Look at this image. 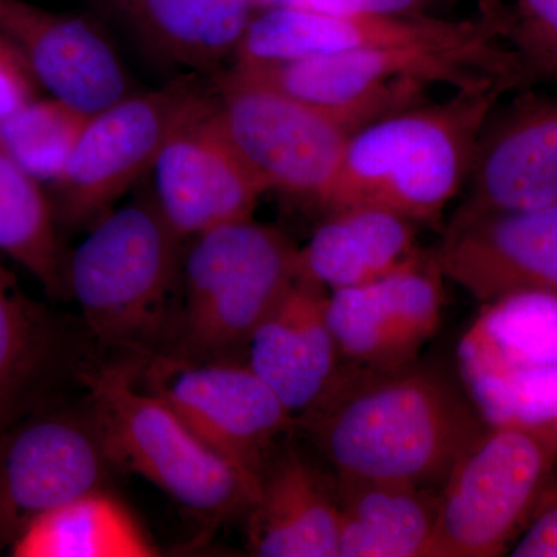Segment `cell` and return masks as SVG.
Masks as SVG:
<instances>
[{"label":"cell","instance_id":"obj_1","mask_svg":"<svg viewBox=\"0 0 557 557\" xmlns=\"http://www.w3.org/2000/svg\"><path fill=\"white\" fill-rule=\"evenodd\" d=\"M300 420L338 479L387 480L431 490L487 421L443 373L416 366H344L325 397Z\"/></svg>","mask_w":557,"mask_h":557},{"label":"cell","instance_id":"obj_2","mask_svg":"<svg viewBox=\"0 0 557 557\" xmlns=\"http://www.w3.org/2000/svg\"><path fill=\"white\" fill-rule=\"evenodd\" d=\"M508 91L502 84L456 90L355 132L321 208H380L413 223L438 222L468 182L483 127Z\"/></svg>","mask_w":557,"mask_h":557},{"label":"cell","instance_id":"obj_3","mask_svg":"<svg viewBox=\"0 0 557 557\" xmlns=\"http://www.w3.org/2000/svg\"><path fill=\"white\" fill-rule=\"evenodd\" d=\"M141 358L78 373L87 417L109 465L148 480L205 522L247 515L259 483L208 446L166 403L137 386Z\"/></svg>","mask_w":557,"mask_h":557},{"label":"cell","instance_id":"obj_4","mask_svg":"<svg viewBox=\"0 0 557 557\" xmlns=\"http://www.w3.org/2000/svg\"><path fill=\"white\" fill-rule=\"evenodd\" d=\"M557 463V416L487 423L437 494L429 557H496L518 539Z\"/></svg>","mask_w":557,"mask_h":557},{"label":"cell","instance_id":"obj_5","mask_svg":"<svg viewBox=\"0 0 557 557\" xmlns=\"http://www.w3.org/2000/svg\"><path fill=\"white\" fill-rule=\"evenodd\" d=\"M180 237L156 201L98 220L73 252L65 284L104 346L143 348L159 335L180 273Z\"/></svg>","mask_w":557,"mask_h":557},{"label":"cell","instance_id":"obj_6","mask_svg":"<svg viewBox=\"0 0 557 557\" xmlns=\"http://www.w3.org/2000/svg\"><path fill=\"white\" fill-rule=\"evenodd\" d=\"M183 278L189 346H247L298 278V248L273 226L239 220L194 237Z\"/></svg>","mask_w":557,"mask_h":557},{"label":"cell","instance_id":"obj_7","mask_svg":"<svg viewBox=\"0 0 557 557\" xmlns=\"http://www.w3.org/2000/svg\"><path fill=\"white\" fill-rule=\"evenodd\" d=\"M214 98L197 76H186L94 113L61 177L51 183L57 220L81 226L109 214L153 170L175 131Z\"/></svg>","mask_w":557,"mask_h":557},{"label":"cell","instance_id":"obj_8","mask_svg":"<svg viewBox=\"0 0 557 557\" xmlns=\"http://www.w3.org/2000/svg\"><path fill=\"white\" fill-rule=\"evenodd\" d=\"M215 90L223 127L269 189L321 207L354 132L234 69L220 76Z\"/></svg>","mask_w":557,"mask_h":557},{"label":"cell","instance_id":"obj_9","mask_svg":"<svg viewBox=\"0 0 557 557\" xmlns=\"http://www.w3.org/2000/svg\"><path fill=\"white\" fill-rule=\"evenodd\" d=\"M461 383L487 423L557 416V298L491 300L458 346Z\"/></svg>","mask_w":557,"mask_h":557},{"label":"cell","instance_id":"obj_10","mask_svg":"<svg viewBox=\"0 0 557 557\" xmlns=\"http://www.w3.org/2000/svg\"><path fill=\"white\" fill-rule=\"evenodd\" d=\"M138 376L208 446L258 483L273 443L296 424L248 364L143 357Z\"/></svg>","mask_w":557,"mask_h":557},{"label":"cell","instance_id":"obj_11","mask_svg":"<svg viewBox=\"0 0 557 557\" xmlns=\"http://www.w3.org/2000/svg\"><path fill=\"white\" fill-rule=\"evenodd\" d=\"M108 465L89 417L47 403L0 431V552L47 512L102 487Z\"/></svg>","mask_w":557,"mask_h":557},{"label":"cell","instance_id":"obj_12","mask_svg":"<svg viewBox=\"0 0 557 557\" xmlns=\"http://www.w3.org/2000/svg\"><path fill=\"white\" fill-rule=\"evenodd\" d=\"M152 171L153 201L182 240L252 219L270 190L223 127L215 98L168 139Z\"/></svg>","mask_w":557,"mask_h":557},{"label":"cell","instance_id":"obj_13","mask_svg":"<svg viewBox=\"0 0 557 557\" xmlns=\"http://www.w3.org/2000/svg\"><path fill=\"white\" fill-rule=\"evenodd\" d=\"M504 42L494 22L421 16H333L298 9L258 11L234 65H265L388 47L474 49ZM505 44V42H504Z\"/></svg>","mask_w":557,"mask_h":557},{"label":"cell","instance_id":"obj_14","mask_svg":"<svg viewBox=\"0 0 557 557\" xmlns=\"http://www.w3.org/2000/svg\"><path fill=\"white\" fill-rule=\"evenodd\" d=\"M442 277L435 256L418 252L387 276L330 292L329 322L343 364L386 370L416 361L438 327Z\"/></svg>","mask_w":557,"mask_h":557},{"label":"cell","instance_id":"obj_15","mask_svg":"<svg viewBox=\"0 0 557 557\" xmlns=\"http://www.w3.org/2000/svg\"><path fill=\"white\" fill-rule=\"evenodd\" d=\"M434 256L443 276L480 302L518 293L557 298V203L502 214L458 211Z\"/></svg>","mask_w":557,"mask_h":557},{"label":"cell","instance_id":"obj_16","mask_svg":"<svg viewBox=\"0 0 557 557\" xmlns=\"http://www.w3.org/2000/svg\"><path fill=\"white\" fill-rule=\"evenodd\" d=\"M518 91L483 127L458 211L502 214L557 203V97Z\"/></svg>","mask_w":557,"mask_h":557},{"label":"cell","instance_id":"obj_17","mask_svg":"<svg viewBox=\"0 0 557 557\" xmlns=\"http://www.w3.org/2000/svg\"><path fill=\"white\" fill-rule=\"evenodd\" d=\"M0 39L20 54L39 87L81 112L94 115L129 95L112 44L83 17L0 0Z\"/></svg>","mask_w":557,"mask_h":557},{"label":"cell","instance_id":"obj_18","mask_svg":"<svg viewBox=\"0 0 557 557\" xmlns=\"http://www.w3.org/2000/svg\"><path fill=\"white\" fill-rule=\"evenodd\" d=\"M327 300V289L296 278L247 343L248 368L295 418L313 409L344 369L330 327Z\"/></svg>","mask_w":557,"mask_h":557},{"label":"cell","instance_id":"obj_19","mask_svg":"<svg viewBox=\"0 0 557 557\" xmlns=\"http://www.w3.org/2000/svg\"><path fill=\"white\" fill-rule=\"evenodd\" d=\"M252 556L338 557L339 504L309 461L296 453L269 458L248 509Z\"/></svg>","mask_w":557,"mask_h":557},{"label":"cell","instance_id":"obj_20","mask_svg":"<svg viewBox=\"0 0 557 557\" xmlns=\"http://www.w3.org/2000/svg\"><path fill=\"white\" fill-rule=\"evenodd\" d=\"M153 54L214 72L234 58L258 13L252 0H97Z\"/></svg>","mask_w":557,"mask_h":557},{"label":"cell","instance_id":"obj_21","mask_svg":"<svg viewBox=\"0 0 557 557\" xmlns=\"http://www.w3.org/2000/svg\"><path fill=\"white\" fill-rule=\"evenodd\" d=\"M418 252L412 220L380 208L339 209L298 248V277L329 293L358 287L401 269Z\"/></svg>","mask_w":557,"mask_h":557},{"label":"cell","instance_id":"obj_22","mask_svg":"<svg viewBox=\"0 0 557 557\" xmlns=\"http://www.w3.org/2000/svg\"><path fill=\"white\" fill-rule=\"evenodd\" d=\"M338 557H429L437 496L431 490L387 480L336 482Z\"/></svg>","mask_w":557,"mask_h":557},{"label":"cell","instance_id":"obj_23","mask_svg":"<svg viewBox=\"0 0 557 557\" xmlns=\"http://www.w3.org/2000/svg\"><path fill=\"white\" fill-rule=\"evenodd\" d=\"M64 346L58 319L0 265V431L49 403Z\"/></svg>","mask_w":557,"mask_h":557},{"label":"cell","instance_id":"obj_24","mask_svg":"<svg viewBox=\"0 0 557 557\" xmlns=\"http://www.w3.org/2000/svg\"><path fill=\"white\" fill-rule=\"evenodd\" d=\"M16 557H152L159 549L104 487L47 512L10 548Z\"/></svg>","mask_w":557,"mask_h":557},{"label":"cell","instance_id":"obj_25","mask_svg":"<svg viewBox=\"0 0 557 557\" xmlns=\"http://www.w3.org/2000/svg\"><path fill=\"white\" fill-rule=\"evenodd\" d=\"M0 251L38 278L51 298L67 292L53 205L42 183L0 148Z\"/></svg>","mask_w":557,"mask_h":557},{"label":"cell","instance_id":"obj_26","mask_svg":"<svg viewBox=\"0 0 557 557\" xmlns=\"http://www.w3.org/2000/svg\"><path fill=\"white\" fill-rule=\"evenodd\" d=\"M67 102L35 100L0 123V148L39 183L57 182L90 120Z\"/></svg>","mask_w":557,"mask_h":557},{"label":"cell","instance_id":"obj_27","mask_svg":"<svg viewBox=\"0 0 557 557\" xmlns=\"http://www.w3.org/2000/svg\"><path fill=\"white\" fill-rule=\"evenodd\" d=\"M527 86L557 84V0H512L498 22Z\"/></svg>","mask_w":557,"mask_h":557},{"label":"cell","instance_id":"obj_28","mask_svg":"<svg viewBox=\"0 0 557 557\" xmlns=\"http://www.w3.org/2000/svg\"><path fill=\"white\" fill-rule=\"evenodd\" d=\"M432 2L434 0H274V9H298L333 16H421L428 14Z\"/></svg>","mask_w":557,"mask_h":557},{"label":"cell","instance_id":"obj_29","mask_svg":"<svg viewBox=\"0 0 557 557\" xmlns=\"http://www.w3.org/2000/svg\"><path fill=\"white\" fill-rule=\"evenodd\" d=\"M512 557H557V482L552 480L522 533L509 548Z\"/></svg>","mask_w":557,"mask_h":557},{"label":"cell","instance_id":"obj_30","mask_svg":"<svg viewBox=\"0 0 557 557\" xmlns=\"http://www.w3.org/2000/svg\"><path fill=\"white\" fill-rule=\"evenodd\" d=\"M38 87L20 54L0 39V123L38 100Z\"/></svg>","mask_w":557,"mask_h":557},{"label":"cell","instance_id":"obj_31","mask_svg":"<svg viewBox=\"0 0 557 557\" xmlns=\"http://www.w3.org/2000/svg\"><path fill=\"white\" fill-rule=\"evenodd\" d=\"M471 2H474L478 7L480 17L494 22L498 27V22H500L502 14H504V0H471Z\"/></svg>","mask_w":557,"mask_h":557}]
</instances>
